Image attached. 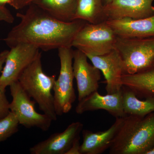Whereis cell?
<instances>
[{
    "mask_svg": "<svg viewBox=\"0 0 154 154\" xmlns=\"http://www.w3.org/2000/svg\"><path fill=\"white\" fill-rule=\"evenodd\" d=\"M9 51L5 50L0 53V73L2 71L4 65L8 54Z\"/></svg>",
    "mask_w": 154,
    "mask_h": 154,
    "instance_id": "25",
    "label": "cell"
},
{
    "mask_svg": "<svg viewBox=\"0 0 154 154\" xmlns=\"http://www.w3.org/2000/svg\"><path fill=\"white\" fill-rule=\"evenodd\" d=\"M24 14L18 13L20 19L4 39L10 48L19 43H28L44 51L72 47L75 36L87 22L75 20L63 22L55 19L33 3Z\"/></svg>",
    "mask_w": 154,
    "mask_h": 154,
    "instance_id": "1",
    "label": "cell"
},
{
    "mask_svg": "<svg viewBox=\"0 0 154 154\" xmlns=\"http://www.w3.org/2000/svg\"><path fill=\"white\" fill-rule=\"evenodd\" d=\"M122 118H116L114 123L104 131L94 132L83 130V142L80 146V153L101 154L110 148L121 125Z\"/></svg>",
    "mask_w": 154,
    "mask_h": 154,
    "instance_id": "15",
    "label": "cell"
},
{
    "mask_svg": "<svg viewBox=\"0 0 154 154\" xmlns=\"http://www.w3.org/2000/svg\"><path fill=\"white\" fill-rule=\"evenodd\" d=\"M34 1V0H12L10 5L16 10H19L29 5Z\"/></svg>",
    "mask_w": 154,
    "mask_h": 154,
    "instance_id": "23",
    "label": "cell"
},
{
    "mask_svg": "<svg viewBox=\"0 0 154 154\" xmlns=\"http://www.w3.org/2000/svg\"><path fill=\"white\" fill-rule=\"evenodd\" d=\"M117 36L106 22L87 23L75 36L72 47L88 56L106 54L114 49Z\"/></svg>",
    "mask_w": 154,
    "mask_h": 154,
    "instance_id": "5",
    "label": "cell"
},
{
    "mask_svg": "<svg viewBox=\"0 0 154 154\" xmlns=\"http://www.w3.org/2000/svg\"><path fill=\"white\" fill-rule=\"evenodd\" d=\"M80 122L70 124L61 132L51 134L47 139L30 147L31 154H66L75 140L80 137L83 129Z\"/></svg>",
    "mask_w": 154,
    "mask_h": 154,
    "instance_id": "12",
    "label": "cell"
},
{
    "mask_svg": "<svg viewBox=\"0 0 154 154\" xmlns=\"http://www.w3.org/2000/svg\"><path fill=\"white\" fill-rule=\"evenodd\" d=\"M120 38H144L154 36V15L146 19L129 18L105 21Z\"/></svg>",
    "mask_w": 154,
    "mask_h": 154,
    "instance_id": "14",
    "label": "cell"
},
{
    "mask_svg": "<svg viewBox=\"0 0 154 154\" xmlns=\"http://www.w3.org/2000/svg\"><path fill=\"white\" fill-rule=\"evenodd\" d=\"M14 17L10 11L5 6L0 5V22H5L8 23H13Z\"/></svg>",
    "mask_w": 154,
    "mask_h": 154,
    "instance_id": "22",
    "label": "cell"
},
{
    "mask_svg": "<svg viewBox=\"0 0 154 154\" xmlns=\"http://www.w3.org/2000/svg\"><path fill=\"white\" fill-rule=\"evenodd\" d=\"M99 110H106L115 118L126 116L122 105V89L114 94L105 96L95 91L79 101L75 110L77 114H82Z\"/></svg>",
    "mask_w": 154,
    "mask_h": 154,
    "instance_id": "13",
    "label": "cell"
},
{
    "mask_svg": "<svg viewBox=\"0 0 154 154\" xmlns=\"http://www.w3.org/2000/svg\"><path fill=\"white\" fill-rule=\"evenodd\" d=\"M102 0H77L74 19L90 24L105 22Z\"/></svg>",
    "mask_w": 154,
    "mask_h": 154,
    "instance_id": "19",
    "label": "cell"
},
{
    "mask_svg": "<svg viewBox=\"0 0 154 154\" xmlns=\"http://www.w3.org/2000/svg\"><path fill=\"white\" fill-rule=\"evenodd\" d=\"M12 1V0H0V5L4 6L7 4L10 5Z\"/></svg>",
    "mask_w": 154,
    "mask_h": 154,
    "instance_id": "26",
    "label": "cell"
},
{
    "mask_svg": "<svg viewBox=\"0 0 154 154\" xmlns=\"http://www.w3.org/2000/svg\"><path fill=\"white\" fill-rule=\"evenodd\" d=\"M122 85L129 88L137 96H154V66L133 74H123Z\"/></svg>",
    "mask_w": 154,
    "mask_h": 154,
    "instance_id": "16",
    "label": "cell"
},
{
    "mask_svg": "<svg viewBox=\"0 0 154 154\" xmlns=\"http://www.w3.org/2000/svg\"><path fill=\"white\" fill-rule=\"evenodd\" d=\"M88 59L79 50H74L73 69L76 80L79 101L98 91L101 79L100 70L89 63Z\"/></svg>",
    "mask_w": 154,
    "mask_h": 154,
    "instance_id": "9",
    "label": "cell"
},
{
    "mask_svg": "<svg viewBox=\"0 0 154 154\" xmlns=\"http://www.w3.org/2000/svg\"><path fill=\"white\" fill-rule=\"evenodd\" d=\"M72 48L62 47L58 49L60 71L53 89L54 107L57 116L69 113L76 98L73 86L74 50Z\"/></svg>",
    "mask_w": 154,
    "mask_h": 154,
    "instance_id": "6",
    "label": "cell"
},
{
    "mask_svg": "<svg viewBox=\"0 0 154 154\" xmlns=\"http://www.w3.org/2000/svg\"><path fill=\"white\" fill-rule=\"evenodd\" d=\"M19 125L16 116L11 111L5 117L0 119V143L18 132Z\"/></svg>",
    "mask_w": 154,
    "mask_h": 154,
    "instance_id": "20",
    "label": "cell"
},
{
    "mask_svg": "<svg viewBox=\"0 0 154 154\" xmlns=\"http://www.w3.org/2000/svg\"><path fill=\"white\" fill-rule=\"evenodd\" d=\"M32 3L59 21L75 20L77 0H34Z\"/></svg>",
    "mask_w": 154,
    "mask_h": 154,
    "instance_id": "17",
    "label": "cell"
},
{
    "mask_svg": "<svg viewBox=\"0 0 154 154\" xmlns=\"http://www.w3.org/2000/svg\"><path fill=\"white\" fill-rule=\"evenodd\" d=\"M10 105L5 94V90L0 88V119L5 117L10 113Z\"/></svg>",
    "mask_w": 154,
    "mask_h": 154,
    "instance_id": "21",
    "label": "cell"
},
{
    "mask_svg": "<svg viewBox=\"0 0 154 154\" xmlns=\"http://www.w3.org/2000/svg\"><path fill=\"white\" fill-rule=\"evenodd\" d=\"M56 75L45 74L42 69V54L22 72L18 82L31 99L38 105L39 109L53 121L57 119L52 91Z\"/></svg>",
    "mask_w": 154,
    "mask_h": 154,
    "instance_id": "3",
    "label": "cell"
},
{
    "mask_svg": "<svg viewBox=\"0 0 154 154\" xmlns=\"http://www.w3.org/2000/svg\"><path fill=\"white\" fill-rule=\"evenodd\" d=\"M122 105L126 115L143 116L154 112V96L140 100L133 91L122 86Z\"/></svg>",
    "mask_w": 154,
    "mask_h": 154,
    "instance_id": "18",
    "label": "cell"
},
{
    "mask_svg": "<svg viewBox=\"0 0 154 154\" xmlns=\"http://www.w3.org/2000/svg\"><path fill=\"white\" fill-rule=\"evenodd\" d=\"M112 1V0H102V2H103V5L105 6L108 3H110Z\"/></svg>",
    "mask_w": 154,
    "mask_h": 154,
    "instance_id": "28",
    "label": "cell"
},
{
    "mask_svg": "<svg viewBox=\"0 0 154 154\" xmlns=\"http://www.w3.org/2000/svg\"><path fill=\"white\" fill-rule=\"evenodd\" d=\"M154 0H112L104 7L105 21L129 18L146 19L154 15Z\"/></svg>",
    "mask_w": 154,
    "mask_h": 154,
    "instance_id": "11",
    "label": "cell"
},
{
    "mask_svg": "<svg viewBox=\"0 0 154 154\" xmlns=\"http://www.w3.org/2000/svg\"><path fill=\"white\" fill-rule=\"evenodd\" d=\"M154 145V112L126 115L109 149L110 154H146Z\"/></svg>",
    "mask_w": 154,
    "mask_h": 154,
    "instance_id": "2",
    "label": "cell"
},
{
    "mask_svg": "<svg viewBox=\"0 0 154 154\" xmlns=\"http://www.w3.org/2000/svg\"><path fill=\"white\" fill-rule=\"evenodd\" d=\"M80 136L75 140L72 144L66 154H81L80 153Z\"/></svg>",
    "mask_w": 154,
    "mask_h": 154,
    "instance_id": "24",
    "label": "cell"
},
{
    "mask_svg": "<svg viewBox=\"0 0 154 154\" xmlns=\"http://www.w3.org/2000/svg\"><path fill=\"white\" fill-rule=\"evenodd\" d=\"M39 53L38 48L28 43H19L11 48L0 75V88L5 90L18 80L25 69Z\"/></svg>",
    "mask_w": 154,
    "mask_h": 154,
    "instance_id": "8",
    "label": "cell"
},
{
    "mask_svg": "<svg viewBox=\"0 0 154 154\" xmlns=\"http://www.w3.org/2000/svg\"><path fill=\"white\" fill-rule=\"evenodd\" d=\"M153 66H154V60L153 61Z\"/></svg>",
    "mask_w": 154,
    "mask_h": 154,
    "instance_id": "29",
    "label": "cell"
},
{
    "mask_svg": "<svg viewBox=\"0 0 154 154\" xmlns=\"http://www.w3.org/2000/svg\"><path fill=\"white\" fill-rule=\"evenodd\" d=\"M114 49L121 58L124 74H133L153 66L154 36L131 38L117 36Z\"/></svg>",
    "mask_w": 154,
    "mask_h": 154,
    "instance_id": "4",
    "label": "cell"
},
{
    "mask_svg": "<svg viewBox=\"0 0 154 154\" xmlns=\"http://www.w3.org/2000/svg\"><path fill=\"white\" fill-rule=\"evenodd\" d=\"M9 87L12 97L10 111L16 116L19 124L26 128L36 127L42 131H48L53 120L44 113L40 114L36 111V102L28 96L18 81Z\"/></svg>",
    "mask_w": 154,
    "mask_h": 154,
    "instance_id": "7",
    "label": "cell"
},
{
    "mask_svg": "<svg viewBox=\"0 0 154 154\" xmlns=\"http://www.w3.org/2000/svg\"><path fill=\"white\" fill-rule=\"evenodd\" d=\"M87 57L104 75L107 94H114L121 91L123 86L122 82V77L124 74L123 63L115 49L103 55H90Z\"/></svg>",
    "mask_w": 154,
    "mask_h": 154,
    "instance_id": "10",
    "label": "cell"
},
{
    "mask_svg": "<svg viewBox=\"0 0 154 154\" xmlns=\"http://www.w3.org/2000/svg\"><path fill=\"white\" fill-rule=\"evenodd\" d=\"M146 154H154V145L147 152Z\"/></svg>",
    "mask_w": 154,
    "mask_h": 154,
    "instance_id": "27",
    "label": "cell"
}]
</instances>
